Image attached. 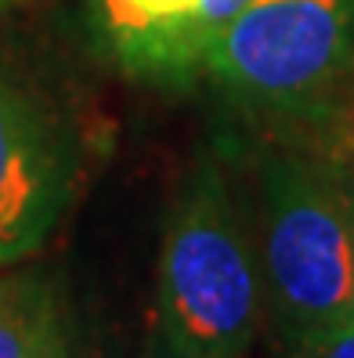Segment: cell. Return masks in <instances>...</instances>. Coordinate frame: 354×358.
I'll return each mask as SVG.
<instances>
[{
  "mask_svg": "<svg viewBox=\"0 0 354 358\" xmlns=\"http://www.w3.org/2000/svg\"><path fill=\"white\" fill-rule=\"evenodd\" d=\"M156 301V329L192 358H246L260 329V257L217 171L196 174L166 224Z\"/></svg>",
  "mask_w": 354,
  "mask_h": 358,
  "instance_id": "1",
  "label": "cell"
},
{
  "mask_svg": "<svg viewBox=\"0 0 354 358\" xmlns=\"http://www.w3.org/2000/svg\"><path fill=\"white\" fill-rule=\"evenodd\" d=\"M257 257L286 341L354 315L351 203L322 159H267Z\"/></svg>",
  "mask_w": 354,
  "mask_h": 358,
  "instance_id": "2",
  "label": "cell"
},
{
  "mask_svg": "<svg viewBox=\"0 0 354 358\" xmlns=\"http://www.w3.org/2000/svg\"><path fill=\"white\" fill-rule=\"evenodd\" d=\"M202 66L246 101L325 98L354 73V0H249L214 36Z\"/></svg>",
  "mask_w": 354,
  "mask_h": 358,
  "instance_id": "3",
  "label": "cell"
},
{
  "mask_svg": "<svg viewBox=\"0 0 354 358\" xmlns=\"http://www.w3.org/2000/svg\"><path fill=\"white\" fill-rule=\"evenodd\" d=\"M69 196V171L47 120L0 76V264L44 246Z\"/></svg>",
  "mask_w": 354,
  "mask_h": 358,
  "instance_id": "4",
  "label": "cell"
},
{
  "mask_svg": "<svg viewBox=\"0 0 354 358\" xmlns=\"http://www.w3.org/2000/svg\"><path fill=\"white\" fill-rule=\"evenodd\" d=\"M101 26L119 58L149 73H184L202 66L214 29L202 0H98Z\"/></svg>",
  "mask_w": 354,
  "mask_h": 358,
  "instance_id": "5",
  "label": "cell"
},
{
  "mask_svg": "<svg viewBox=\"0 0 354 358\" xmlns=\"http://www.w3.org/2000/svg\"><path fill=\"white\" fill-rule=\"evenodd\" d=\"M66 344L54 297L36 279H0V358H47Z\"/></svg>",
  "mask_w": 354,
  "mask_h": 358,
  "instance_id": "6",
  "label": "cell"
},
{
  "mask_svg": "<svg viewBox=\"0 0 354 358\" xmlns=\"http://www.w3.org/2000/svg\"><path fill=\"white\" fill-rule=\"evenodd\" d=\"M286 358H354V315L325 329L286 341Z\"/></svg>",
  "mask_w": 354,
  "mask_h": 358,
  "instance_id": "7",
  "label": "cell"
},
{
  "mask_svg": "<svg viewBox=\"0 0 354 358\" xmlns=\"http://www.w3.org/2000/svg\"><path fill=\"white\" fill-rule=\"evenodd\" d=\"M325 163V171L332 174V181L340 185V192L347 196V203L354 206V116L344 123V131L332 141V152Z\"/></svg>",
  "mask_w": 354,
  "mask_h": 358,
  "instance_id": "8",
  "label": "cell"
},
{
  "mask_svg": "<svg viewBox=\"0 0 354 358\" xmlns=\"http://www.w3.org/2000/svg\"><path fill=\"white\" fill-rule=\"evenodd\" d=\"M141 358H192V355H189V351H181V348H174V344H170V341H166V336L156 329Z\"/></svg>",
  "mask_w": 354,
  "mask_h": 358,
  "instance_id": "9",
  "label": "cell"
},
{
  "mask_svg": "<svg viewBox=\"0 0 354 358\" xmlns=\"http://www.w3.org/2000/svg\"><path fill=\"white\" fill-rule=\"evenodd\" d=\"M351 282H354V206H351Z\"/></svg>",
  "mask_w": 354,
  "mask_h": 358,
  "instance_id": "10",
  "label": "cell"
},
{
  "mask_svg": "<svg viewBox=\"0 0 354 358\" xmlns=\"http://www.w3.org/2000/svg\"><path fill=\"white\" fill-rule=\"evenodd\" d=\"M47 358H73V355H69V341H66V344H58V348H54Z\"/></svg>",
  "mask_w": 354,
  "mask_h": 358,
  "instance_id": "11",
  "label": "cell"
}]
</instances>
